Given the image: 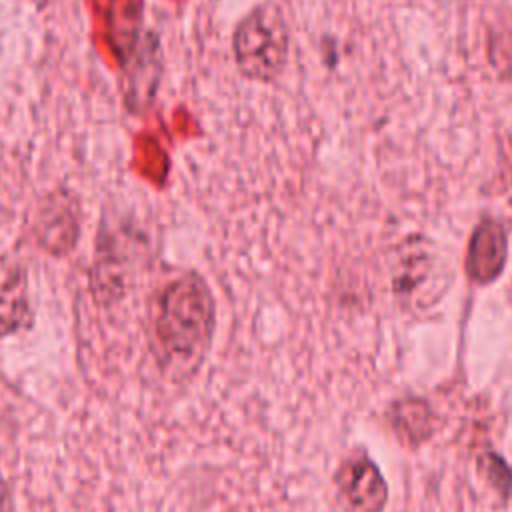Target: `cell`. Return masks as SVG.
Wrapping results in <instances>:
<instances>
[{
    "label": "cell",
    "instance_id": "11",
    "mask_svg": "<svg viewBox=\"0 0 512 512\" xmlns=\"http://www.w3.org/2000/svg\"><path fill=\"white\" fill-rule=\"evenodd\" d=\"M426 270H428V256L424 252L414 250L410 256L402 258L400 272L394 278V292L402 296H408L410 292H414V288L426 276Z\"/></svg>",
    "mask_w": 512,
    "mask_h": 512
},
{
    "label": "cell",
    "instance_id": "10",
    "mask_svg": "<svg viewBox=\"0 0 512 512\" xmlns=\"http://www.w3.org/2000/svg\"><path fill=\"white\" fill-rule=\"evenodd\" d=\"M488 58L502 78H512V24L488 32Z\"/></svg>",
    "mask_w": 512,
    "mask_h": 512
},
{
    "label": "cell",
    "instance_id": "1",
    "mask_svg": "<svg viewBox=\"0 0 512 512\" xmlns=\"http://www.w3.org/2000/svg\"><path fill=\"white\" fill-rule=\"evenodd\" d=\"M216 330L214 294L198 272L166 282L150 302V350L170 380H184L202 366Z\"/></svg>",
    "mask_w": 512,
    "mask_h": 512
},
{
    "label": "cell",
    "instance_id": "3",
    "mask_svg": "<svg viewBox=\"0 0 512 512\" xmlns=\"http://www.w3.org/2000/svg\"><path fill=\"white\" fill-rule=\"evenodd\" d=\"M162 46L154 32L136 34V46L124 54L120 92L130 114H146L156 100L162 80Z\"/></svg>",
    "mask_w": 512,
    "mask_h": 512
},
{
    "label": "cell",
    "instance_id": "13",
    "mask_svg": "<svg viewBox=\"0 0 512 512\" xmlns=\"http://www.w3.org/2000/svg\"><path fill=\"white\" fill-rule=\"evenodd\" d=\"M508 204L512 208V144H510V158H508Z\"/></svg>",
    "mask_w": 512,
    "mask_h": 512
},
{
    "label": "cell",
    "instance_id": "2",
    "mask_svg": "<svg viewBox=\"0 0 512 512\" xmlns=\"http://www.w3.org/2000/svg\"><path fill=\"white\" fill-rule=\"evenodd\" d=\"M288 26L274 4L252 8L234 28L232 52L242 76L254 82L276 80L288 60Z\"/></svg>",
    "mask_w": 512,
    "mask_h": 512
},
{
    "label": "cell",
    "instance_id": "9",
    "mask_svg": "<svg viewBox=\"0 0 512 512\" xmlns=\"http://www.w3.org/2000/svg\"><path fill=\"white\" fill-rule=\"evenodd\" d=\"M476 466L480 476L490 484L492 490L500 496V502L506 504L512 498V466L494 450H484L476 456Z\"/></svg>",
    "mask_w": 512,
    "mask_h": 512
},
{
    "label": "cell",
    "instance_id": "7",
    "mask_svg": "<svg viewBox=\"0 0 512 512\" xmlns=\"http://www.w3.org/2000/svg\"><path fill=\"white\" fill-rule=\"evenodd\" d=\"M386 420L394 436L406 448H418L434 434V410L420 396H402L386 410Z\"/></svg>",
    "mask_w": 512,
    "mask_h": 512
},
{
    "label": "cell",
    "instance_id": "12",
    "mask_svg": "<svg viewBox=\"0 0 512 512\" xmlns=\"http://www.w3.org/2000/svg\"><path fill=\"white\" fill-rule=\"evenodd\" d=\"M10 510H12V494L0 468V512H10Z\"/></svg>",
    "mask_w": 512,
    "mask_h": 512
},
{
    "label": "cell",
    "instance_id": "8",
    "mask_svg": "<svg viewBox=\"0 0 512 512\" xmlns=\"http://www.w3.org/2000/svg\"><path fill=\"white\" fill-rule=\"evenodd\" d=\"M30 316L26 270L18 264H4L0 280V338L18 332Z\"/></svg>",
    "mask_w": 512,
    "mask_h": 512
},
{
    "label": "cell",
    "instance_id": "5",
    "mask_svg": "<svg viewBox=\"0 0 512 512\" xmlns=\"http://www.w3.org/2000/svg\"><path fill=\"white\" fill-rule=\"evenodd\" d=\"M508 260L506 228L494 218H482L468 240L464 256V274L472 284L488 286L496 282Z\"/></svg>",
    "mask_w": 512,
    "mask_h": 512
},
{
    "label": "cell",
    "instance_id": "6",
    "mask_svg": "<svg viewBox=\"0 0 512 512\" xmlns=\"http://www.w3.org/2000/svg\"><path fill=\"white\" fill-rule=\"evenodd\" d=\"M80 236L78 204L68 192L50 194L36 218L38 244L52 256H64L74 250Z\"/></svg>",
    "mask_w": 512,
    "mask_h": 512
},
{
    "label": "cell",
    "instance_id": "4",
    "mask_svg": "<svg viewBox=\"0 0 512 512\" xmlns=\"http://www.w3.org/2000/svg\"><path fill=\"white\" fill-rule=\"evenodd\" d=\"M334 484L352 512H382L388 502V484L364 450L342 458L334 472Z\"/></svg>",
    "mask_w": 512,
    "mask_h": 512
}]
</instances>
